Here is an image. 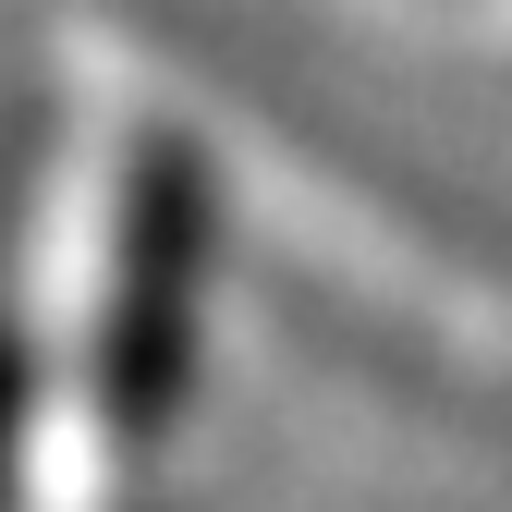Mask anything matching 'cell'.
Wrapping results in <instances>:
<instances>
[{"label": "cell", "instance_id": "6da1fadb", "mask_svg": "<svg viewBox=\"0 0 512 512\" xmlns=\"http://www.w3.org/2000/svg\"><path fill=\"white\" fill-rule=\"evenodd\" d=\"M220 244V183L183 135H147L110 196V281H98V427L110 452H159L183 391H196V293Z\"/></svg>", "mask_w": 512, "mask_h": 512}, {"label": "cell", "instance_id": "7a4b0ae2", "mask_svg": "<svg viewBox=\"0 0 512 512\" xmlns=\"http://www.w3.org/2000/svg\"><path fill=\"white\" fill-rule=\"evenodd\" d=\"M25 427H37V354L25 317L0 305V512H25Z\"/></svg>", "mask_w": 512, "mask_h": 512}]
</instances>
